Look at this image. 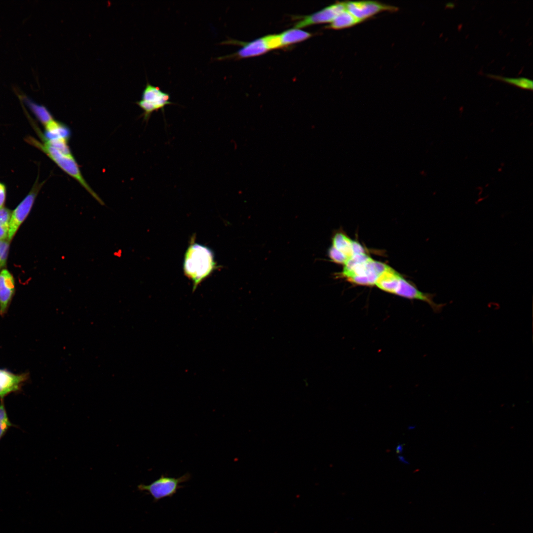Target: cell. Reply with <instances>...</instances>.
<instances>
[{
  "instance_id": "1",
  "label": "cell",
  "mask_w": 533,
  "mask_h": 533,
  "mask_svg": "<svg viewBox=\"0 0 533 533\" xmlns=\"http://www.w3.org/2000/svg\"><path fill=\"white\" fill-rule=\"evenodd\" d=\"M183 266L186 276L192 282V292L218 268L213 251L195 242L193 237L185 253Z\"/></svg>"
},
{
  "instance_id": "2",
  "label": "cell",
  "mask_w": 533,
  "mask_h": 533,
  "mask_svg": "<svg viewBox=\"0 0 533 533\" xmlns=\"http://www.w3.org/2000/svg\"><path fill=\"white\" fill-rule=\"evenodd\" d=\"M388 266L373 260L366 253L356 254L344 265L341 275L353 284L372 286L375 285L378 277Z\"/></svg>"
},
{
  "instance_id": "3",
  "label": "cell",
  "mask_w": 533,
  "mask_h": 533,
  "mask_svg": "<svg viewBox=\"0 0 533 533\" xmlns=\"http://www.w3.org/2000/svg\"><path fill=\"white\" fill-rule=\"evenodd\" d=\"M39 142L33 137L27 138V142L46 154L65 173L76 181L101 205L104 202L93 190L84 178L73 154L64 153L44 141Z\"/></svg>"
},
{
  "instance_id": "4",
  "label": "cell",
  "mask_w": 533,
  "mask_h": 533,
  "mask_svg": "<svg viewBox=\"0 0 533 533\" xmlns=\"http://www.w3.org/2000/svg\"><path fill=\"white\" fill-rule=\"evenodd\" d=\"M191 475L187 473L178 478L168 477L162 474L160 477L149 485L141 484L137 487L140 491L147 492L151 495L154 502L166 497H171L178 490L183 488L180 484L189 481Z\"/></svg>"
},
{
  "instance_id": "5",
  "label": "cell",
  "mask_w": 533,
  "mask_h": 533,
  "mask_svg": "<svg viewBox=\"0 0 533 533\" xmlns=\"http://www.w3.org/2000/svg\"><path fill=\"white\" fill-rule=\"evenodd\" d=\"M169 93L163 91L158 86L151 84L147 81L144 89L141 99L136 104L143 111L144 120L147 121L154 112L161 110L163 111L164 107L173 103L170 101Z\"/></svg>"
},
{
  "instance_id": "6",
  "label": "cell",
  "mask_w": 533,
  "mask_h": 533,
  "mask_svg": "<svg viewBox=\"0 0 533 533\" xmlns=\"http://www.w3.org/2000/svg\"><path fill=\"white\" fill-rule=\"evenodd\" d=\"M43 184V183L38 184L37 182L35 183L28 194L12 212L7 238L8 241L10 242L12 239L19 228L30 213Z\"/></svg>"
},
{
  "instance_id": "7",
  "label": "cell",
  "mask_w": 533,
  "mask_h": 533,
  "mask_svg": "<svg viewBox=\"0 0 533 533\" xmlns=\"http://www.w3.org/2000/svg\"><path fill=\"white\" fill-rule=\"evenodd\" d=\"M346 9L361 22L382 12H395L398 7L376 1H346Z\"/></svg>"
},
{
  "instance_id": "8",
  "label": "cell",
  "mask_w": 533,
  "mask_h": 533,
  "mask_svg": "<svg viewBox=\"0 0 533 533\" xmlns=\"http://www.w3.org/2000/svg\"><path fill=\"white\" fill-rule=\"evenodd\" d=\"M223 44L236 43L241 44L242 47L236 52L229 55L219 56L218 60L225 59L244 58L261 55L270 50L266 36L251 41L242 42L232 39H228L222 42Z\"/></svg>"
},
{
  "instance_id": "9",
  "label": "cell",
  "mask_w": 533,
  "mask_h": 533,
  "mask_svg": "<svg viewBox=\"0 0 533 533\" xmlns=\"http://www.w3.org/2000/svg\"><path fill=\"white\" fill-rule=\"evenodd\" d=\"M394 294L407 299L425 302L435 313L440 312L446 305L436 303L433 301L435 294L419 291L414 284L403 277L401 279Z\"/></svg>"
},
{
  "instance_id": "10",
  "label": "cell",
  "mask_w": 533,
  "mask_h": 533,
  "mask_svg": "<svg viewBox=\"0 0 533 533\" xmlns=\"http://www.w3.org/2000/svg\"><path fill=\"white\" fill-rule=\"evenodd\" d=\"M346 2H339L306 16L296 23L294 28L300 29L313 24L331 23L339 14L346 9Z\"/></svg>"
},
{
  "instance_id": "11",
  "label": "cell",
  "mask_w": 533,
  "mask_h": 533,
  "mask_svg": "<svg viewBox=\"0 0 533 533\" xmlns=\"http://www.w3.org/2000/svg\"><path fill=\"white\" fill-rule=\"evenodd\" d=\"M15 292V280L12 274L6 269L0 271V314L7 312Z\"/></svg>"
},
{
  "instance_id": "12",
  "label": "cell",
  "mask_w": 533,
  "mask_h": 533,
  "mask_svg": "<svg viewBox=\"0 0 533 533\" xmlns=\"http://www.w3.org/2000/svg\"><path fill=\"white\" fill-rule=\"evenodd\" d=\"M27 374L15 375L4 370L0 369V397L4 396L20 389L23 383L27 380Z\"/></svg>"
},
{
  "instance_id": "13",
  "label": "cell",
  "mask_w": 533,
  "mask_h": 533,
  "mask_svg": "<svg viewBox=\"0 0 533 533\" xmlns=\"http://www.w3.org/2000/svg\"><path fill=\"white\" fill-rule=\"evenodd\" d=\"M402 276L388 266L377 278L375 285L384 292L394 294Z\"/></svg>"
},
{
  "instance_id": "14",
  "label": "cell",
  "mask_w": 533,
  "mask_h": 533,
  "mask_svg": "<svg viewBox=\"0 0 533 533\" xmlns=\"http://www.w3.org/2000/svg\"><path fill=\"white\" fill-rule=\"evenodd\" d=\"M44 127L45 133L43 135L47 140H65L69 141L71 137V132L69 128L64 123L54 119Z\"/></svg>"
},
{
  "instance_id": "15",
  "label": "cell",
  "mask_w": 533,
  "mask_h": 533,
  "mask_svg": "<svg viewBox=\"0 0 533 533\" xmlns=\"http://www.w3.org/2000/svg\"><path fill=\"white\" fill-rule=\"evenodd\" d=\"M279 35L282 47L302 41L311 36L310 33L295 28L285 31Z\"/></svg>"
},
{
  "instance_id": "16",
  "label": "cell",
  "mask_w": 533,
  "mask_h": 533,
  "mask_svg": "<svg viewBox=\"0 0 533 533\" xmlns=\"http://www.w3.org/2000/svg\"><path fill=\"white\" fill-rule=\"evenodd\" d=\"M352 240L342 232L336 233L332 238V246L350 259L353 253Z\"/></svg>"
},
{
  "instance_id": "17",
  "label": "cell",
  "mask_w": 533,
  "mask_h": 533,
  "mask_svg": "<svg viewBox=\"0 0 533 533\" xmlns=\"http://www.w3.org/2000/svg\"><path fill=\"white\" fill-rule=\"evenodd\" d=\"M361 23L347 9L339 14L335 19L330 23L328 27L335 30L348 28Z\"/></svg>"
},
{
  "instance_id": "18",
  "label": "cell",
  "mask_w": 533,
  "mask_h": 533,
  "mask_svg": "<svg viewBox=\"0 0 533 533\" xmlns=\"http://www.w3.org/2000/svg\"><path fill=\"white\" fill-rule=\"evenodd\" d=\"M487 76L491 78L502 81L511 85H515L519 88L532 90L533 88V82L532 79L524 77H507L499 75L488 74Z\"/></svg>"
},
{
  "instance_id": "19",
  "label": "cell",
  "mask_w": 533,
  "mask_h": 533,
  "mask_svg": "<svg viewBox=\"0 0 533 533\" xmlns=\"http://www.w3.org/2000/svg\"><path fill=\"white\" fill-rule=\"evenodd\" d=\"M26 102L44 126L54 119L51 114L44 106L37 104L27 99H26Z\"/></svg>"
},
{
  "instance_id": "20",
  "label": "cell",
  "mask_w": 533,
  "mask_h": 533,
  "mask_svg": "<svg viewBox=\"0 0 533 533\" xmlns=\"http://www.w3.org/2000/svg\"><path fill=\"white\" fill-rule=\"evenodd\" d=\"M11 213L7 208H0V240H7Z\"/></svg>"
},
{
  "instance_id": "21",
  "label": "cell",
  "mask_w": 533,
  "mask_h": 533,
  "mask_svg": "<svg viewBox=\"0 0 533 533\" xmlns=\"http://www.w3.org/2000/svg\"><path fill=\"white\" fill-rule=\"evenodd\" d=\"M1 399L0 404V439L5 434L9 427L12 426V424L8 419L2 398Z\"/></svg>"
},
{
  "instance_id": "22",
  "label": "cell",
  "mask_w": 533,
  "mask_h": 533,
  "mask_svg": "<svg viewBox=\"0 0 533 533\" xmlns=\"http://www.w3.org/2000/svg\"><path fill=\"white\" fill-rule=\"evenodd\" d=\"M328 255L330 260L337 264L344 265L348 260L344 255L332 246L329 248Z\"/></svg>"
},
{
  "instance_id": "23",
  "label": "cell",
  "mask_w": 533,
  "mask_h": 533,
  "mask_svg": "<svg viewBox=\"0 0 533 533\" xmlns=\"http://www.w3.org/2000/svg\"><path fill=\"white\" fill-rule=\"evenodd\" d=\"M9 248V241L7 240H0V269L6 265Z\"/></svg>"
},
{
  "instance_id": "24",
  "label": "cell",
  "mask_w": 533,
  "mask_h": 533,
  "mask_svg": "<svg viewBox=\"0 0 533 533\" xmlns=\"http://www.w3.org/2000/svg\"><path fill=\"white\" fill-rule=\"evenodd\" d=\"M352 247L353 255L366 253L363 246L357 241L352 240Z\"/></svg>"
},
{
  "instance_id": "25",
  "label": "cell",
  "mask_w": 533,
  "mask_h": 533,
  "mask_svg": "<svg viewBox=\"0 0 533 533\" xmlns=\"http://www.w3.org/2000/svg\"><path fill=\"white\" fill-rule=\"evenodd\" d=\"M6 198V188L5 185L0 182V208L4 207Z\"/></svg>"
},
{
  "instance_id": "26",
  "label": "cell",
  "mask_w": 533,
  "mask_h": 533,
  "mask_svg": "<svg viewBox=\"0 0 533 533\" xmlns=\"http://www.w3.org/2000/svg\"><path fill=\"white\" fill-rule=\"evenodd\" d=\"M403 445H402V444H399V445H398V446H397V447H396V453H398V454H401V453H402V452H403Z\"/></svg>"
},
{
  "instance_id": "27",
  "label": "cell",
  "mask_w": 533,
  "mask_h": 533,
  "mask_svg": "<svg viewBox=\"0 0 533 533\" xmlns=\"http://www.w3.org/2000/svg\"><path fill=\"white\" fill-rule=\"evenodd\" d=\"M455 4L453 2H448L446 4V7L448 8H453L455 7Z\"/></svg>"
},
{
  "instance_id": "28",
  "label": "cell",
  "mask_w": 533,
  "mask_h": 533,
  "mask_svg": "<svg viewBox=\"0 0 533 533\" xmlns=\"http://www.w3.org/2000/svg\"><path fill=\"white\" fill-rule=\"evenodd\" d=\"M399 458L401 462H404V463H405L406 464L408 463L407 461L405 460V458L403 457L399 456Z\"/></svg>"
}]
</instances>
